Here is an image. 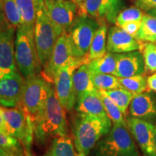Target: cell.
Returning a JSON list of instances; mask_svg holds the SVG:
<instances>
[{
	"mask_svg": "<svg viewBox=\"0 0 156 156\" xmlns=\"http://www.w3.org/2000/svg\"><path fill=\"white\" fill-rule=\"evenodd\" d=\"M44 156H79L69 136H57L52 141Z\"/></svg>",
	"mask_w": 156,
	"mask_h": 156,
	"instance_id": "7402d4cb",
	"label": "cell"
},
{
	"mask_svg": "<svg viewBox=\"0 0 156 156\" xmlns=\"http://www.w3.org/2000/svg\"><path fill=\"white\" fill-rule=\"evenodd\" d=\"M23 19V24L34 26L38 0H15Z\"/></svg>",
	"mask_w": 156,
	"mask_h": 156,
	"instance_id": "484cf974",
	"label": "cell"
},
{
	"mask_svg": "<svg viewBox=\"0 0 156 156\" xmlns=\"http://www.w3.org/2000/svg\"><path fill=\"white\" fill-rule=\"evenodd\" d=\"M7 134L16 138L25 149H30L34 134V124L20 106L13 108L1 106Z\"/></svg>",
	"mask_w": 156,
	"mask_h": 156,
	"instance_id": "52a82bcc",
	"label": "cell"
},
{
	"mask_svg": "<svg viewBox=\"0 0 156 156\" xmlns=\"http://www.w3.org/2000/svg\"><path fill=\"white\" fill-rule=\"evenodd\" d=\"M93 85L97 90H110L121 87L119 78L111 74H91Z\"/></svg>",
	"mask_w": 156,
	"mask_h": 156,
	"instance_id": "f1b7e54d",
	"label": "cell"
},
{
	"mask_svg": "<svg viewBox=\"0 0 156 156\" xmlns=\"http://www.w3.org/2000/svg\"><path fill=\"white\" fill-rule=\"evenodd\" d=\"M144 44L118 26H113L107 35V51L122 54L134 51H141Z\"/></svg>",
	"mask_w": 156,
	"mask_h": 156,
	"instance_id": "2e32d148",
	"label": "cell"
},
{
	"mask_svg": "<svg viewBox=\"0 0 156 156\" xmlns=\"http://www.w3.org/2000/svg\"><path fill=\"white\" fill-rule=\"evenodd\" d=\"M140 25H141V22H131L124 25L121 27V28L135 38L140 28Z\"/></svg>",
	"mask_w": 156,
	"mask_h": 156,
	"instance_id": "e575fe53",
	"label": "cell"
},
{
	"mask_svg": "<svg viewBox=\"0 0 156 156\" xmlns=\"http://www.w3.org/2000/svg\"><path fill=\"white\" fill-rule=\"evenodd\" d=\"M136 40L142 42L156 41V17L144 14L140 28L135 37Z\"/></svg>",
	"mask_w": 156,
	"mask_h": 156,
	"instance_id": "cb8c5ba5",
	"label": "cell"
},
{
	"mask_svg": "<svg viewBox=\"0 0 156 156\" xmlns=\"http://www.w3.org/2000/svg\"><path fill=\"white\" fill-rule=\"evenodd\" d=\"M90 156H140V153L128 126L114 124L97 142Z\"/></svg>",
	"mask_w": 156,
	"mask_h": 156,
	"instance_id": "277c9868",
	"label": "cell"
},
{
	"mask_svg": "<svg viewBox=\"0 0 156 156\" xmlns=\"http://www.w3.org/2000/svg\"><path fill=\"white\" fill-rule=\"evenodd\" d=\"M91 74H111L114 75L116 69V54L111 52L102 57L95 59L87 64Z\"/></svg>",
	"mask_w": 156,
	"mask_h": 156,
	"instance_id": "603a6c76",
	"label": "cell"
},
{
	"mask_svg": "<svg viewBox=\"0 0 156 156\" xmlns=\"http://www.w3.org/2000/svg\"><path fill=\"white\" fill-rule=\"evenodd\" d=\"M155 44H156V41H155Z\"/></svg>",
	"mask_w": 156,
	"mask_h": 156,
	"instance_id": "ee69618b",
	"label": "cell"
},
{
	"mask_svg": "<svg viewBox=\"0 0 156 156\" xmlns=\"http://www.w3.org/2000/svg\"><path fill=\"white\" fill-rule=\"evenodd\" d=\"M110 119L79 114L74 124V145L78 153L88 156L98 142L112 128Z\"/></svg>",
	"mask_w": 156,
	"mask_h": 156,
	"instance_id": "7a4b0ae2",
	"label": "cell"
},
{
	"mask_svg": "<svg viewBox=\"0 0 156 156\" xmlns=\"http://www.w3.org/2000/svg\"><path fill=\"white\" fill-rule=\"evenodd\" d=\"M25 78L20 72L10 74L0 80V105L7 108L20 106Z\"/></svg>",
	"mask_w": 156,
	"mask_h": 156,
	"instance_id": "5bb4252c",
	"label": "cell"
},
{
	"mask_svg": "<svg viewBox=\"0 0 156 156\" xmlns=\"http://www.w3.org/2000/svg\"><path fill=\"white\" fill-rule=\"evenodd\" d=\"M80 15H89L99 23H115L122 7V0H78Z\"/></svg>",
	"mask_w": 156,
	"mask_h": 156,
	"instance_id": "8fae6325",
	"label": "cell"
},
{
	"mask_svg": "<svg viewBox=\"0 0 156 156\" xmlns=\"http://www.w3.org/2000/svg\"><path fill=\"white\" fill-rule=\"evenodd\" d=\"M0 156H25L23 147L6 148L0 147Z\"/></svg>",
	"mask_w": 156,
	"mask_h": 156,
	"instance_id": "836d02e7",
	"label": "cell"
},
{
	"mask_svg": "<svg viewBox=\"0 0 156 156\" xmlns=\"http://www.w3.org/2000/svg\"><path fill=\"white\" fill-rule=\"evenodd\" d=\"M98 93L99 96L102 101L105 111H106L108 118L110 119L113 124L127 126L126 119H124V117H125L124 115L121 112L119 107L115 104L114 101L108 97L105 90H98Z\"/></svg>",
	"mask_w": 156,
	"mask_h": 156,
	"instance_id": "d4e9b609",
	"label": "cell"
},
{
	"mask_svg": "<svg viewBox=\"0 0 156 156\" xmlns=\"http://www.w3.org/2000/svg\"><path fill=\"white\" fill-rule=\"evenodd\" d=\"M83 64L78 62L60 68L53 77L56 96L64 109L69 112L76 104L73 76L75 70Z\"/></svg>",
	"mask_w": 156,
	"mask_h": 156,
	"instance_id": "7c38bea8",
	"label": "cell"
},
{
	"mask_svg": "<svg viewBox=\"0 0 156 156\" xmlns=\"http://www.w3.org/2000/svg\"><path fill=\"white\" fill-rule=\"evenodd\" d=\"M147 14L151 15L152 16L156 17V9H151V10L147 11Z\"/></svg>",
	"mask_w": 156,
	"mask_h": 156,
	"instance_id": "ab89813d",
	"label": "cell"
},
{
	"mask_svg": "<svg viewBox=\"0 0 156 156\" xmlns=\"http://www.w3.org/2000/svg\"><path fill=\"white\" fill-rule=\"evenodd\" d=\"M25 156H32L30 153V149H25Z\"/></svg>",
	"mask_w": 156,
	"mask_h": 156,
	"instance_id": "60d3db41",
	"label": "cell"
},
{
	"mask_svg": "<svg viewBox=\"0 0 156 156\" xmlns=\"http://www.w3.org/2000/svg\"><path fill=\"white\" fill-rule=\"evenodd\" d=\"M72 1H74V2H77L78 0H72Z\"/></svg>",
	"mask_w": 156,
	"mask_h": 156,
	"instance_id": "7bdbcfd3",
	"label": "cell"
},
{
	"mask_svg": "<svg viewBox=\"0 0 156 156\" xmlns=\"http://www.w3.org/2000/svg\"><path fill=\"white\" fill-rule=\"evenodd\" d=\"M51 85L39 75L25 79L20 106L33 123L41 112Z\"/></svg>",
	"mask_w": 156,
	"mask_h": 156,
	"instance_id": "8992f818",
	"label": "cell"
},
{
	"mask_svg": "<svg viewBox=\"0 0 156 156\" xmlns=\"http://www.w3.org/2000/svg\"><path fill=\"white\" fill-rule=\"evenodd\" d=\"M0 147L6 148L22 147L21 142L9 134L0 132Z\"/></svg>",
	"mask_w": 156,
	"mask_h": 156,
	"instance_id": "d6a6232c",
	"label": "cell"
},
{
	"mask_svg": "<svg viewBox=\"0 0 156 156\" xmlns=\"http://www.w3.org/2000/svg\"><path fill=\"white\" fill-rule=\"evenodd\" d=\"M107 28L106 23H101L98 30L95 33L93 41L91 43L89 51L85 56L87 64L95 59L102 57L106 54V41H107Z\"/></svg>",
	"mask_w": 156,
	"mask_h": 156,
	"instance_id": "44dd1931",
	"label": "cell"
},
{
	"mask_svg": "<svg viewBox=\"0 0 156 156\" xmlns=\"http://www.w3.org/2000/svg\"><path fill=\"white\" fill-rule=\"evenodd\" d=\"M10 27L7 22V20L5 18V12H4L3 8V0H0V32Z\"/></svg>",
	"mask_w": 156,
	"mask_h": 156,
	"instance_id": "8d00e7d4",
	"label": "cell"
},
{
	"mask_svg": "<svg viewBox=\"0 0 156 156\" xmlns=\"http://www.w3.org/2000/svg\"><path fill=\"white\" fill-rule=\"evenodd\" d=\"M125 119L129 129L143 155L156 156L155 125L132 116H126Z\"/></svg>",
	"mask_w": 156,
	"mask_h": 156,
	"instance_id": "4fadbf2b",
	"label": "cell"
},
{
	"mask_svg": "<svg viewBox=\"0 0 156 156\" xmlns=\"http://www.w3.org/2000/svg\"><path fill=\"white\" fill-rule=\"evenodd\" d=\"M74 91L76 98V102L79 101L84 95L96 90L93 85L87 64H84L75 70L73 76Z\"/></svg>",
	"mask_w": 156,
	"mask_h": 156,
	"instance_id": "ffe728a7",
	"label": "cell"
},
{
	"mask_svg": "<svg viewBox=\"0 0 156 156\" xmlns=\"http://www.w3.org/2000/svg\"><path fill=\"white\" fill-rule=\"evenodd\" d=\"M143 15L144 13L142 12V9L136 7H130L124 9L119 13L115 24L116 25V26L121 28L128 23L141 22Z\"/></svg>",
	"mask_w": 156,
	"mask_h": 156,
	"instance_id": "4dcf8cb0",
	"label": "cell"
},
{
	"mask_svg": "<svg viewBox=\"0 0 156 156\" xmlns=\"http://www.w3.org/2000/svg\"><path fill=\"white\" fill-rule=\"evenodd\" d=\"M136 5L142 10L147 12L156 9V0H136Z\"/></svg>",
	"mask_w": 156,
	"mask_h": 156,
	"instance_id": "d590c367",
	"label": "cell"
},
{
	"mask_svg": "<svg viewBox=\"0 0 156 156\" xmlns=\"http://www.w3.org/2000/svg\"><path fill=\"white\" fill-rule=\"evenodd\" d=\"M34 36L41 65L46 67L51 56L58 35L48 16L44 0H38L34 25Z\"/></svg>",
	"mask_w": 156,
	"mask_h": 156,
	"instance_id": "5b68a950",
	"label": "cell"
},
{
	"mask_svg": "<svg viewBox=\"0 0 156 156\" xmlns=\"http://www.w3.org/2000/svg\"><path fill=\"white\" fill-rule=\"evenodd\" d=\"M51 20L60 36L63 33H68L80 11L77 4L72 0H44Z\"/></svg>",
	"mask_w": 156,
	"mask_h": 156,
	"instance_id": "9c48e42d",
	"label": "cell"
},
{
	"mask_svg": "<svg viewBox=\"0 0 156 156\" xmlns=\"http://www.w3.org/2000/svg\"><path fill=\"white\" fill-rule=\"evenodd\" d=\"M154 135H155V141L156 144V124L155 125V131H154Z\"/></svg>",
	"mask_w": 156,
	"mask_h": 156,
	"instance_id": "b9f144b4",
	"label": "cell"
},
{
	"mask_svg": "<svg viewBox=\"0 0 156 156\" xmlns=\"http://www.w3.org/2000/svg\"><path fill=\"white\" fill-rule=\"evenodd\" d=\"M147 85L149 90L156 92V73L148 76L147 78Z\"/></svg>",
	"mask_w": 156,
	"mask_h": 156,
	"instance_id": "74e56055",
	"label": "cell"
},
{
	"mask_svg": "<svg viewBox=\"0 0 156 156\" xmlns=\"http://www.w3.org/2000/svg\"><path fill=\"white\" fill-rule=\"evenodd\" d=\"M15 55L17 69L25 79L38 75L41 63L35 42L34 26L22 24L17 28Z\"/></svg>",
	"mask_w": 156,
	"mask_h": 156,
	"instance_id": "3957f363",
	"label": "cell"
},
{
	"mask_svg": "<svg viewBox=\"0 0 156 156\" xmlns=\"http://www.w3.org/2000/svg\"><path fill=\"white\" fill-rule=\"evenodd\" d=\"M100 25L97 20L89 15H79L76 19L68 35L78 58H85Z\"/></svg>",
	"mask_w": 156,
	"mask_h": 156,
	"instance_id": "ba28073f",
	"label": "cell"
},
{
	"mask_svg": "<svg viewBox=\"0 0 156 156\" xmlns=\"http://www.w3.org/2000/svg\"><path fill=\"white\" fill-rule=\"evenodd\" d=\"M121 87L134 95L146 92L147 90V78L144 75L129 77H118Z\"/></svg>",
	"mask_w": 156,
	"mask_h": 156,
	"instance_id": "83f0119b",
	"label": "cell"
},
{
	"mask_svg": "<svg viewBox=\"0 0 156 156\" xmlns=\"http://www.w3.org/2000/svg\"><path fill=\"white\" fill-rule=\"evenodd\" d=\"M105 92L114 101L115 104L119 107L121 112L126 117L127 109L129 108L130 103H131L132 100L135 95L129 92L127 90L122 88V87L110 90H105Z\"/></svg>",
	"mask_w": 156,
	"mask_h": 156,
	"instance_id": "4316f807",
	"label": "cell"
},
{
	"mask_svg": "<svg viewBox=\"0 0 156 156\" xmlns=\"http://www.w3.org/2000/svg\"><path fill=\"white\" fill-rule=\"evenodd\" d=\"M75 107L79 114L92 115L102 119H109L98 93V90L84 95L76 102Z\"/></svg>",
	"mask_w": 156,
	"mask_h": 156,
	"instance_id": "d6986e66",
	"label": "cell"
},
{
	"mask_svg": "<svg viewBox=\"0 0 156 156\" xmlns=\"http://www.w3.org/2000/svg\"><path fill=\"white\" fill-rule=\"evenodd\" d=\"M34 133L39 142H44L49 137L64 136L67 134V126L64 108L51 87L49 93L41 112L34 123Z\"/></svg>",
	"mask_w": 156,
	"mask_h": 156,
	"instance_id": "6da1fadb",
	"label": "cell"
},
{
	"mask_svg": "<svg viewBox=\"0 0 156 156\" xmlns=\"http://www.w3.org/2000/svg\"><path fill=\"white\" fill-rule=\"evenodd\" d=\"M5 18L9 26L17 29L23 24V19L15 0H3Z\"/></svg>",
	"mask_w": 156,
	"mask_h": 156,
	"instance_id": "f546056e",
	"label": "cell"
},
{
	"mask_svg": "<svg viewBox=\"0 0 156 156\" xmlns=\"http://www.w3.org/2000/svg\"><path fill=\"white\" fill-rule=\"evenodd\" d=\"M0 132H5V133L7 134V129H6V126H5V119H4V117H3L1 107H0Z\"/></svg>",
	"mask_w": 156,
	"mask_h": 156,
	"instance_id": "f35d334b",
	"label": "cell"
},
{
	"mask_svg": "<svg viewBox=\"0 0 156 156\" xmlns=\"http://www.w3.org/2000/svg\"><path fill=\"white\" fill-rule=\"evenodd\" d=\"M116 69L114 75L117 77H129L144 75L145 66L143 55L140 51L115 54Z\"/></svg>",
	"mask_w": 156,
	"mask_h": 156,
	"instance_id": "e0dca14e",
	"label": "cell"
},
{
	"mask_svg": "<svg viewBox=\"0 0 156 156\" xmlns=\"http://www.w3.org/2000/svg\"><path fill=\"white\" fill-rule=\"evenodd\" d=\"M15 28L8 27L0 32V80L17 72L15 55Z\"/></svg>",
	"mask_w": 156,
	"mask_h": 156,
	"instance_id": "9a60e30c",
	"label": "cell"
},
{
	"mask_svg": "<svg viewBox=\"0 0 156 156\" xmlns=\"http://www.w3.org/2000/svg\"><path fill=\"white\" fill-rule=\"evenodd\" d=\"M140 51L142 52L145 62V72L149 73H156V44L147 42L144 44Z\"/></svg>",
	"mask_w": 156,
	"mask_h": 156,
	"instance_id": "1f68e13d",
	"label": "cell"
},
{
	"mask_svg": "<svg viewBox=\"0 0 156 156\" xmlns=\"http://www.w3.org/2000/svg\"><path fill=\"white\" fill-rule=\"evenodd\" d=\"M78 62L87 64L85 58H80L76 56L68 33L65 32L58 36L45 69L47 75L53 79L60 68Z\"/></svg>",
	"mask_w": 156,
	"mask_h": 156,
	"instance_id": "30bf717a",
	"label": "cell"
},
{
	"mask_svg": "<svg viewBox=\"0 0 156 156\" xmlns=\"http://www.w3.org/2000/svg\"><path fill=\"white\" fill-rule=\"evenodd\" d=\"M130 116L154 124L156 122V101L150 92H144L134 96L129 106Z\"/></svg>",
	"mask_w": 156,
	"mask_h": 156,
	"instance_id": "ac0fdd59",
	"label": "cell"
}]
</instances>
